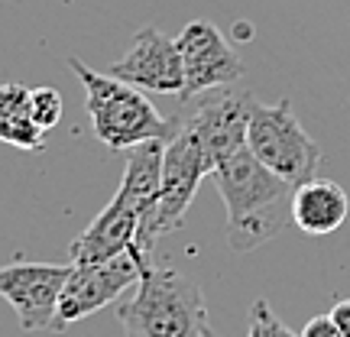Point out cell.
Instances as JSON below:
<instances>
[{"label":"cell","instance_id":"obj_1","mask_svg":"<svg viewBox=\"0 0 350 337\" xmlns=\"http://www.w3.org/2000/svg\"><path fill=\"white\" fill-rule=\"evenodd\" d=\"M163 146L165 143L152 139V143L126 150V169L113 198L68 247L72 266L111 260L117 253H143L139 250V234L150 221L156 195H159Z\"/></svg>","mask_w":350,"mask_h":337},{"label":"cell","instance_id":"obj_2","mask_svg":"<svg viewBox=\"0 0 350 337\" xmlns=\"http://www.w3.org/2000/svg\"><path fill=\"white\" fill-rule=\"evenodd\" d=\"M214 185L227 208V243L230 250L250 253L269 243L292 221V191L282 175L253 156L247 146L214 165Z\"/></svg>","mask_w":350,"mask_h":337},{"label":"cell","instance_id":"obj_3","mask_svg":"<svg viewBox=\"0 0 350 337\" xmlns=\"http://www.w3.org/2000/svg\"><path fill=\"white\" fill-rule=\"evenodd\" d=\"M68 68L85 85V107L91 117V130L98 143H104L113 152H126L133 146L152 143V139H172L175 120L163 117L150 104V98L139 87L126 85L113 75H98L81 59L68 55Z\"/></svg>","mask_w":350,"mask_h":337},{"label":"cell","instance_id":"obj_4","mask_svg":"<svg viewBox=\"0 0 350 337\" xmlns=\"http://www.w3.org/2000/svg\"><path fill=\"white\" fill-rule=\"evenodd\" d=\"M124 337H201L208 327L204 292L188 275L143 266L137 295L117 305Z\"/></svg>","mask_w":350,"mask_h":337},{"label":"cell","instance_id":"obj_5","mask_svg":"<svg viewBox=\"0 0 350 337\" xmlns=\"http://www.w3.org/2000/svg\"><path fill=\"white\" fill-rule=\"evenodd\" d=\"M247 150L266 169L282 175L288 185H301L314 178L321 165V150L299 124L288 98L253 107L247 124Z\"/></svg>","mask_w":350,"mask_h":337},{"label":"cell","instance_id":"obj_6","mask_svg":"<svg viewBox=\"0 0 350 337\" xmlns=\"http://www.w3.org/2000/svg\"><path fill=\"white\" fill-rule=\"evenodd\" d=\"M211 172H214V165H211V159L204 156V150L198 146V139L191 137L188 130H182L178 120H175L172 139H165V146H163L159 195H156L150 221H146L143 234H139V250L146 253V256L152 253V243H156V240L182 227L185 211L191 208V198H195V191H198L201 178Z\"/></svg>","mask_w":350,"mask_h":337},{"label":"cell","instance_id":"obj_7","mask_svg":"<svg viewBox=\"0 0 350 337\" xmlns=\"http://www.w3.org/2000/svg\"><path fill=\"white\" fill-rule=\"evenodd\" d=\"M185 104L191 107L178 117V126L198 139V146L211 159V165H221L227 156L247 146V124H250L253 107L260 104L250 91L224 85L211 87Z\"/></svg>","mask_w":350,"mask_h":337},{"label":"cell","instance_id":"obj_8","mask_svg":"<svg viewBox=\"0 0 350 337\" xmlns=\"http://www.w3.org/2000/svg\"><path fill=\"white\" fill-rule=\"evenodd\" d=\"M143 266H150V256L143 253H117L111 260L72 266L62 295H59V312H55L52 331H65L68 325L100 312L104 305H113L124 295V288L137 286Z\"/></svg>","mask_w":350,"mask_h":337},{"label":"cell","instance_id":"obj_9","mask_svg":"<svg viewBox=\"0 0 350 337\" xmlns=\"http://www.w3.org/2000/svg\"><path fill=\"white\" fill-rule=\"evenodd\" d=\"M178 55H182V94L178 100L198 98L211 87L234 85L237 78H243V62H240L237 49L224 39V33L211 23V20H191V23L175 36Z\"/></svg>","mask_w":350,"mask_h":337},{"label":"cell","instance_id":"obj_10","mask_svg":"<svg viewBox=\"0 0 350 337\" xmlns=\"http://www.w3.org/2000/svg\"><path fill=\"white\" fill-rule=\"evenodd\" d=\"M72 266L55 262H10L0 269V299L10 301L23 331H52L59 295Z\"/></svg>","mask_w":350,"mask_h":337},{"label":"cell","instance_id":"obj_11","mask_svg":"<svg viewBox=\"0 0 350 337\" xmlns=\"http://www.w3.org/2000/svg\"><path fill=\"white\" fill-rule=\"evenodd\" d=\"M107 75L120 78L126 85L139 87V91H152V94H182L185 75H182V55L175 39L159 33L156 26H143L133 42L126 46L124 59L107 68Z\"/></svg>","mask_w":350,"mask_h":337},{"label":"cell","instance_id":"obj_12","mask_svg":"<svg viewBox=\"0 0 350 337\" xmlns=\"http://www.w3.org/2000/svg\"><path fill=\"white\" fill-rule=\"evenodd\" d=\"M350 214L347 191L331 178H308L292 191V224L305 237H327L334 234Z\"/></svg>","mask_w":350,"mask_h":337},{"label":"cell","instance_id":"obj_13","mask_svg":"<svg viewBox=\"0 0 350 337\" xmlns=\"http://www.w3.org/2000/svg\"><path fill=\"white\" fill-rule=\"evenodd\" d=\"M46 137L29 117V87L7 81L0 85V143L36 152L46 146Z\"/></svg>","mask_w":350,"mask_h":337},{"label":"cell","instance_id":"obj_14","mask_svg":"<svg viewBox=\"0 0 350 337\" xmlns=\"http://www.w3.org/2000/svg\"><path fill=\"white\" fill-rule=\"evenodd\" d=\"M62 94L55 91V87L42 85V87H29V117H33V124L42 130V133H49L59 126L62 120Z\"/></svg>","mask_w":350,"mask_h":337},{"label":"cell","instance_id":"obj_15","mask_svg":"<svg viewBox=\"0 0 350 337\" xmlns=\"http://www.w3.org/2000/svg\"><path fill=\"white\" fill-rule=\"evenodd\" d=\"M247 337H299L295 331H288L275 312L269 308V301L266 299H256L250 305V334Z\"/></svg>","mask_w":350,"mask_h":337},{"label":"cell","instance_id":"obj_16","mask_svg":"<svg viewBox=\"0 0 350 337\" xmlns=\"http://www.w3.org/2000/svg\"><path fill=\"white\" fill-rule=\"evenodd\" d=\"M299 337H340V331H338V325L331 321V314H314L312 321L301 327Z\"/></svg>","mask_w":350,"mask_h":337},{"label":"cell","instance_id":"obj_17","mask_svg":"<svg viewBox=\"0 0 350 337\" xmlns=\"http://www.w3.org/2000/svg\"><path fill=\"white\" fill-rule=\"evenodd\" d=\"M331 321L338 325V331H340V337H350V299H340V301H334L331 305Z\"/></svg>","mask_w":350,"mask_h":337},{"label":"cell","instance_id":"obj_18","mask_svg":"<svg viewBox=\"0 0 350 337\" xmlns=\"http://www.w3.org/2000/svg\"><path fill=\"white\" fill-rule=\"evenodd\" d=\"M201 337H217V334H214L211 327H204V334H201Z\"/></svg>","mask_w":350,"mask_h":337}]
</instances>
